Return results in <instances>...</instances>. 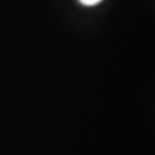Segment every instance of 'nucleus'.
I'll return each instance as SVG.
<instances>
[{"mask_svg":"<svg viewBox=\"0 0 155 155\" xmlns=\"http://www.w3.org/2000/svg\"><path fill=\"white\" fill-rule=\"evenodd\" d=\"M81 4H84V5H96V4L101 3L102 0H79Z\"/></svg>","mask_w":155,"mask_h":155,"instance_id":"1","label":"nucleus"}]
</instances>
